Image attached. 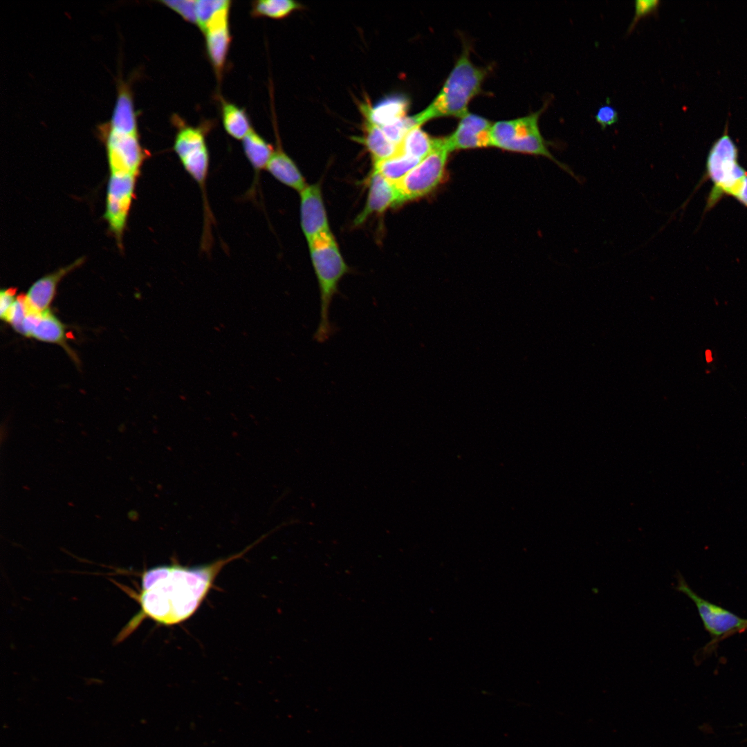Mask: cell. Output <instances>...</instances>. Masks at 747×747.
<instances>
[{
  "label": "cell",
  "mask_w": 747,
  "mask_h": 747,
  "mask_svg": "<svg viewBox=\"0 0 747 747\" xmlns=\"http://www.w3.org/2000/svg\"><path fill=\"white\" fill-rule=\"evenodd\" d=\"M300 222L308 241L316 235L330 230L320 184L307 185L299 192Z\"/></svg>",
  "instance_id": "12"
},
{
  "label": "cell",
  "mask_w": 747,
  "mask_h": 747,
  "mask_svg": "<svg viewBox=\"0 0 747 747\" xmlns=\"http://www.w3.org/2000/svg\"><path fill=\"white\" fill-rule=\"evenodd\" d=\"M15 289H2L0 292V317L4 320L17 299Z\"/></svg>",
  "instance_id": "28"
},
{
  "label": "cell",
  "mask_w": 747,
  "mask_h": 747,
  "mask_svg": "<svg viewBox=\"0 0 747 747\" xmlns=\"http://www.w3.org/2000/svg\"><path fill=\"white\" fill-rule=\"evenodd\" d=\"M435 138L430 137L421 127L411 129L398 145V152L421 160L434 149Z\"/></svg>",
  "instance_id": "20"
},
{
  "label": "cell",
  "mask_w": 747,
  "mask_h": 747,
  "mask_svg": "<svg viewBox=\"0 0 747 747\" xmlns=\"http://www.w3.org/2000/svg\"><path fill=\"white\" fill-rule=\"evenodd\" d=\"M676 589L693 600L705 627L712 635L720 636L733 630L747 628V620L701 598L690 588L681 575L678 578Z\"/></svg>",
  "instance_id": "9"
},
{
  "label": "cell",
  "mask_w": 747,
  "mask_h": 747,
  "mask_svg": "<svg viewBox=\"0 0 747 747\" xmlns=\"http://www.w3.org/2000/svg\"><path fill=\"white\" fill-rule=\"evenodd\" d=\"M595 119L602 129H605L615 124L618 120V116L616 110L612 106L605 104L598 109Z\"/></svg>",
  "instance_id": "27"
},
{
  "label": "cell",
  "mask_w": 747,
  "mask_h": 747,
  "mask_svg": "<svg viewBox=\"0 0 747 747\" xmlns=\"http://www.w3.org/2000/svg\"><path fill=\"white\" fill-rule=\"evenodd\" d=\"M706 360H707L708 362H710L712 361V353H711L710 350H706Z\"/></svg>",
  "instance_id": "29"
},
{
  "label": "cell",
  "mask_w": 747,
  "mask_h": 747,
  "mask_svg": "<svg viewBox=\"0 0 747 747\" xmlns=\"http://www.w3.org/2000/svg\"><path fill=\"white\" fill-rule=\"evenodd\" d=\"M492 123L488 119L472 113L461 118L455 130L443 138L450 152L491 146Z\"/></svg>",
  "instance_id": "10"
},
{
  "label": "cell",
  "mask_w": 747,
  "mask_h": 747,
  "mask_svg": "<svg viewBox=\"0 0 747 747\" xmlns=\"http://www.w3.org/2000/svg\"><path fill=\"white\" fill-rule=\"evenodd\" d=\"M229 11L230 8H227L217 12L202 30L207 53L218 78L221 77L225 67L231 41Z\"/></svg>",
  "instance_id": "11"
},
{
  "label": "cell",
  "mask_w": 747,
  "mask_h": 747,
  "mask_svg": "<svg viewBox=\"0 0 747 747\" xmlns=\"http://www.w3.org/2000/svg\"><path fill=\"white\" fill-rule=\"evenodd\" d=\"M449 153L443 138H435L433 150L394 183L398 205L422 197L436 188L442 180Z\"/></svg>",
  "instance_id": "6"
},
{
  "label": "cell",
  "mask_w": 747,
  "mask_h": 747,
  "mask_svg": "<svg viewBox=\"0 0 747 747\" xmlns=\"http://www.w3.org/2000/svg\"><path fill=\"white\" fill-rule=\"evenodd\" d=\"M231 1L228 0L196 1V24L203 30L207 23L219 11L230 8Z\"/></svg>",
  "instance_id": "24"
},
{
  "label": "cell",
  "mask_w": 747,
  "mask_h": 747,
  "mask_svg": "<svg viewBox=\"0 0 747 747\" xmlns=\"http://www.w3.org/2000/svg\"><path fill=\"white\" fill-rule=\"evenodd\" d=\"M486 72L472 62L465 48L436 98L424 110L411 116L415 126L441 117L461 118L468 113V104L481 91Z\"/></svg>",
  "instance_id": "3"
},
{
  "label": "cell",
  "mask_w": 747,
  "mask_h": 747,
  "mask_svg": "<svg viewBox=\"0 0 747 747\" xmlns=\"http://www.w3.org/2000/svg\"><path fill=\"white\" fill-rule=\"evenodd\" d=\"M266 170L277 181L299 192L308 185L294 161L280 148L274 151Z\"/></svg>",
  "instance_id": "17"
},
{
  "label": "cell",
  "mask_w": 747,
  "mask_h": 747,
  "mask_svg": "<svg viewBox=\"0 0 747 747\" xmlns=\"http://www.w3.org/2000/svg\"><path fill=\"white\" fill-rule=\"evenodd\" d=\"M27 308L20 334L42 342L62 346L66 344L65 326L49 309L37 311L28 306Z\"/></svg>",
  "instance_id": "13"
},
{
  "label": "cell",
  "mask_w": 747,
  "mask_h": 747,
  "mask_svg": "<svg viewBox=\"0 0 747 747\" xmlns=\"http://www.w3.org/2000/svg\"><path fill=\"white\" fill-rule=\"evenodd\" d=\"M221 114L225 130L234 138L242 140L252 129L246 111L237 105L223 100Z\"/></svg>",
  "instance_id": "21"
},
{
  "label": "cell",
  "mask_w": 747,
  "mask_h": 747,
  "mask_svg": "<svg viewBox=\"0 0 747 747\" xmlns=\"http://www.w3.org/2000/svg\"><path fill=\"white\" fill-rule=\"evenodd\" d=\"M302 7L299 3L292 0H259L253 2L251 14L255 17L281 19Z\"/></svg>",
  "instance_id": "23"
},
{
  "label": "cell",
  "mask_w": 747,
  "mask_h": 747,
  "mask_svg": "<svg viewBox=\"0 0 747 747\" xmlns=\"http://www.w3.org/2000/svg\"><path fill=\"white\" fill-rule=\"evenodd\" d=\"M409 105V100L404 96L391 95L374 107L366 102L361 104L360 109L365 121L383 127L405 117Z\"/></svg>",
  "instance_id": "16"
},
{
  "label": "cell",
  "mask_w": 747,
  "mask_h": 747,
  "mask_svg": "<svg viewBox=\"0 0 747 747\" xmlns=\"http://www.w3.org/2000/svg\"><path fill=\"white\" fill-rule=\"evenodd\" d=\"M174 150L187 173L204 193L209 167V154L201 129L183 127L176 133Z\"/></svg>",
  "instance_id": "7"
},
{
  "label": "cell",
  "mask_w": 747,
  "mask_h": 747,
  "mask_svg": "<svg viewBox=\"0 0 747 747\" xmlns=\"http://www.w3.org/2000/svg\"><path fill=\"white\" fill-rule=\"evenodd\" d=\"M182 17L185 21L196 24V1L172 0L160 1Z\"/></svg>",
  "instance_id": "25"
},
{
  "label": "cell",
  "mask_w": 747,
  "mask_h": 747,
  "mask_svg": "<svg viewBox=\"0 0 747 747\" xmlns=\"http://www.w3.org/2000/svg\"><path fill=\"white\" fill-rule=\"evenodd\" d=\"M739 151L730 137L728 128L711 146L706 163L704 178L711 181L705 212L713 208L724 196H730L747 176V171L738 161Z\"/></svg>",
  "instance_id": "5"
},
{
  "label": "cell",
  "mask_w": 747,
  "mask_h": 747,
  "mask_svg": "<svg viewBox=\"0 0 747 747\" xmlns=\"http://www.w3.org/2000/svg\"><path fill=\"white\" fill-rule=\"evenodd\" d=\"M137 176L111 173L107 187L105 219L119 243L126 226Z\"/></svg>",
  "instance_id": "8"
},
{
  "label": "cell",
  "mask_w": 747,
  "mask_h": 747,
  "mask_svg": "<svg viewBox=\"0 0 747 747\" xmlns=\"http://www.w3.org/2000/svg\"><path fill=\"white\" fill-rule=\"evenodd\" d=\"M239 556L203 566L172 564L144 572L140 593L133 596L141 611L118 638L122 640L146 617L165 625H175L190 618L206 596L222 567Z\"/></svg>",
  "instance_id": "1"
},
{
  "label": "cell",
  "mask_w": 747,
  "mask_h": 747,
  "mask_svg": "<svg viewBox=\"0 0 747 747\" xmlns=\"http://www.w3.org/2000/svg\"><path fill=\"white\" fill-rule=\"evenodd\" d=\"M83 261L84 258H80L72 264L37 280L24 295L28 305L37 311L49 309V305L53 300L59 282L65 275L82 265Z\"/></svg>",
  "instance_id": "15"
},
{
  "label": "cell",
  "mask_w": 747,
  "mask_h": 747,
  "mask_svg": "<svg viewBox=\"0 0 747 747\" xmlns=\"http://www.w3.org/2000/svg\"><path fill=\"white\" fill-rule=\"evenodd\" d=\"M660 3L661 1L658 0L636 1L634 2V15L628 27L627 33H631L640 19L656 13L658 9Z\"/></svg>",
  "instance_id": "26"
},
{
  "label": "cell",
  "mask_w": 747,
  "mask_h": 747,
  "mask_svg": "<svg viewBox=\"0 0 747 747\" xmlns=\"http://www.w3.org/2000/svg\"><path fill=\"white\" fill-rule=\"evenodd\" d=\"M308 244L320 299V321L313 338L324 343L338 331L330 320L329 310L333 297L340 293L339 283L349 268L331 230L316 235Z\"/></svg>",
  "instance_id": "2"
},
{
  "label": "cell",
  "mask_w": 747,
  "mask_h": 747,
  "mask_svg": "<svg viewBox=\"0 0 747 747\" xmlns=\"http://www.w3.org/2000/svg\"><path fill=\"white\" fill-rule=\"evenodd\" d=\"M244 153L256 174L266 169L274 152L272 145L252 129L242 140Z\"/></svg>",
  "instance_id": "19"
},
{
  "label": "cell",
  "mask_w": 747,
  "mask_h": 747,
  "mask_svg": "<svg viewBox=\"0 0 747 747\" xmlns=\"http://www.w3.org/2000/svg\"><path fill=\"white\" fill-rule=\"evenodd\" d=\"M421 160L401 153L374 163L373 170L394 183L400 180Z\"/></svg>",
  "instance_id": "22"
},
{
  "label": "cell",
  "mask_w": 747,
  "mask_h": 747,
  "mask_svg": "<svg viewBox=\"0 0 747 747\" xmlns=\"http://www.w3.org/2000/svg\"><path fill=\"white\" fill-rule=\"evenodd\" d=\"M398 205V195L394 183L380 174L372 171L369 182V192L365 208L354 220L360 225L370 216L381 214L387 208Z\"/></svg>",
  "instance_id": "14"
},
{
  "label": "cell",
  "mask_w": 747,
  "mask_h": 747,
  "mask_svg": "<svg viewBox=\"0 0 747 747\" xmlns=\"http://www.w3.org/2000/svg\"><path fill=\"white\" fill-rule=\"evenodd\" d=\"M547 105L548 103L545 104L540 110L526 116L492 124L491 146L511 151L544 156L581 183L582 178L569 165L556 159L550 152L548 148V142L540 133L538 120Z\"/></svg>",
  "instance_id": "4"
},
{
  "label": "cell",
  "mask_w": 747,
  "mask_h": 747,
  "mask_svg": "<svg viewBox=\"0 0 747 747\" xmlns=\"http://www.w3.org/2000/svg\"><path fill=\"white\" fill-rule=\"evenodd\" d=\"M363 129V136L358 140L365 146L374 163L397 154L398 146L387 138L380 127L365 121Z\"/></svg>",
  "instance_id": "18"
}]
</instances>
